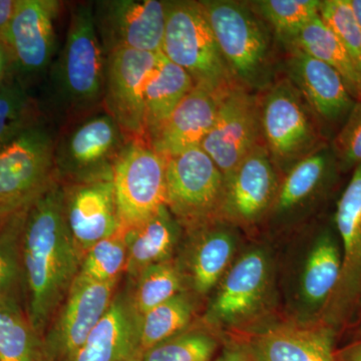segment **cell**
I'll return each instance as SVG.
<instances>
[{
  "mask_svg": "<svg viewBox=\"0 0 361 361\" xmlns=\"http://www.w3.org/2000/svg\"><path fill=\"white\" fill-rule=\"evenodd\" d=\"M135 278L137 284L130 300L139 319L156 306L186 291L180 265L173 260L149 266Z\"/></svg>",
  "mask_w": 361,
  "mask_h": 361,
  "instance_id": "31",
  "label": "cell"
},
{
  "mask_svg": "<svg viewBox=\"0 0 361 361\" xmlns=\"http://www.w3.org/2000/svg\"><path fill=\"white\" fill-rule=\"evenodd\" d=\"M194 87L189 73L169 61L161 52L145 94L147 142H149Z\"/></svg>",
  "mask_w": 361,
  "mask_h": 361,
  "instance_id": "27",
  "label": "cell"
},
{
  "mask_svg": "<svg viewBox=\"0 0 361 361\" xmlns=\"http://www.w3.org/2000/svg\"><path fill=\"white\" fill-rule=\"evenodd\" d=\"M338 361H361V338L336 351Z\"/></svg>",
  "mask_w": 361,
  "mask_h": 361,
  "instance_id": "41",
  "label": "cell"
},
{
  "mask_svg": "<svg viewBox=\"0 0 361 361\" xmlns=\"http://www.w3.org/2000/svg\"><path fill=\"white\" fill-rule=\"evenodd\" d=\"M249 4L284 47L290 45L304 26L319 14L322 6L320 0H258Z\"/></svg>",
  "mask_w": 361,
  "mask_h": 361,
  "instance_id": "32",
  "label": "cell"
},
{
  "mask_svg": "<svg viewBox=\"0 0 361 361\" xmlns=\"http://www.w3.org/2000/svg\"><path fill=\"white\" fill-rule=\"evenodd\" d=\"M350 4L361 27V0H350Z\"/></svg>",
  "mask_w": 361,
  "mask_h": 361,
  "instance_id": "43",
  "label": "cell"
},
{
  "mask_svg": "<svg viewBox=\"0 0 361 361\" xmlns=\"http://www.w3.org/2000/svg\"><path fill=\"white\" fill-rule=\"evenodd\" d=\"M118 283V282H116ZM116 283H99L75 278L59 308L56 322L44 338L45 360L70 361L109 310Z\"/></svg>",
  "mask_w": 361,
  "mask_h": 361,
  "instance_id": "18",
  "label": "cell"
},
{
  "mask_svg": "<svg viewBox=\"0 0 361 361\" xmlns=\"http://www.w3.org/2000/svg\"><path fill=\"white\" fill-rule=\"evenodd\" d=\"M274 264L263 247H254L237 256L207 308L211 329L247 331L264 314L273 295Z\"/></svg>",
  "mask_w": 361,
  "mask_h": 361,
  "instance_id": "6",
  "label": "cell"
},
{
  "mask_svg": "<svg viewBox=\"0 0 361 361\" xmlns=\"http://www.w3.org/2000/svg\"><path fill=\"white\" fill-rule=\"evenodd\" d=\"M167 159L146 141L123 145L113 166L116 211L121 230L134 228L166 205Z\"/></svg>",
  "mask_w": 361,
  "mask_h": 361,
  "instance_id": "11",
  "label": "cell"
},
{
  "mask_svg": "<svg viewBox=\"0 0 361 361\" xmlns=\"http://www.w3.org/2000/svg\"><path fill=\"white\" fill-rule=\"evenodd\" d=\"M160 54L116 49L108 54L103 106L127 141H146L145 94Z\"/></svg>",
  "mask_w": 361,
  "mask_h": 361,
  "instance_id": "12",
  "label": "cell"
},
{
  "mask_svg": "<svg viewBox=\"0 0 361 361\" xmlns=\"http://www.w3.org/2000/svg\"><path fill=\"white\" fill-rule=\"evenodd\" d=\"M342 249L334 225H324L311 240L297 282V301L302 317L318 322L341 277Z\"/></svg>",
  "mask_w": 361,
  "mask_h": 361,
  "instance_id": "22",
  "label": "cell"
},
{
  "mask_svg": "<svg viewBox=\"0 0 361 361\" xmlns=\"http://www.w3.org/2000/svg\"><path fill=\"white\" fill-rule=\"evenodd\" d=\"M228 71L236 84L259 94L276 80L273 35L249 1L202 0Z\"/></svg>",
  "mask_w": 361,
  "mask_h": 361,
  "instance_id": "2",
  "label": "cell"
},
{
  "mask_svg": "<svg viewBox=\"0 0 361 361\" xmlns=\"http://www.w3.org/2000/svg\"><path fill=\"white\" fill-rule=\"evenodd\" d=\"M39 122V110L18 80L0 84V149Z\"/></svg>",
  "mask_w": 361,
  "mask_h": 361,
  "instance_id": "33",
  "label": "cell"
},
{
  "mask_svg": "<svg viewBox=\"0 0 361 361\" xmlns=\"http://www.w3.org/2000/svg\"><path fill=\"white\" fill-rule=\"evenodd\" d=\"M18 0H0V37L13 18Z\"/></svg>",
  "mask_w": 361,
  "mask_h": 361,
  "instance_id": "40",
  "label": "cell"
},
{
  "mask_svg": "<svg viewBox=\"0 0 361 361\" xmlns=\"http://www.w3.org/2000/svg\"><path fill=\"white\" fill-rule=\"evenodd\" d=\"M56 0H18L13 18L0 37L11 66L23 77L44 73L56 51Z\"/></svg>",
  "mask_w": 361,
  "mask_h": 361,
  "instance_id": "16",
  "label": "cell"
},
{
  "mask_svg": "<svg viewBox=\"0 0 361 361\" xmlns=\"http://www.w3.org/2000/svg\"><path fill=\"white\" fill-rule=\"evenodd\" d=\"M219 344L213 329H188L140 353L133 361H213Z\"/></svg>",
  "mask_w": 361,
  "mask_h": 361,
  "instance_id": "34",
  "label": "cell"
},
{
  "mask_svg": "<svg viewBox=\"0 0 361 361\" xmlns=\"http://www.w3.org/2000/svg\"><path fill=\"white\" fill-rule=\"evenodd\" d=\"M66 221L82 257L121 230L113 176L63 185Z\"/></svg>",
  "mask_w": 361,
  "mask_h": 361,
  "instance_id": "21",
  "label": "cell"
},
{
  "mask_svg": "<svg viewBox=\"0 0 361 361\" xmlns=\"http://www.w3.org/2000/svg\"><path fill=\"white\" fill-rule=\"evenodd\" d=\"M21 255L26 313L44 339L82 260L66 221L61 183L52 185L26 211Z\"/></svg>",
  "mask_w": 361,
  "mask_h": 361,
  "instance_id": "1",
  "label": "cell"
},
{
  "mask_svg": "<svg viewBox=\"0 0 361 361\" xmlns=\"http://www.w3.org/2000/svg\"><path fill=\"white\" fill-rule=\"evenodd\" d=\"M319 13L341 40L361 78V27L350 0H322Z\"/></svg>",
  "mask_w": 361,
  "mask_h": 361,
  "instance_id": "37",
  "label": "cell"
},
{
  "mask_svg": "<svg viewBox=\"0 0 361 361\" xmlns=\"http://www.w3.org/2000/svg\"><path fill=\"white\" fill-rule=\"evenodd\" d=\"M257 94L262 142L279 174L329 142L288 78H276Z\"/></svg>",
  "mask_w": 361,
  "mask_h": 361,
  "instance_id": "4",
  "label": "cell"
},
{
  "mask_svg": "<svg viewBox=\"0 0 361 361\" xmlns=\"http://www.w3.org/2000/svg\"><path fill=\"white\" fill-rule=\"evenodd\" d=\"M261 142L258 94L234 82L223 94L217 118L201 148L225 179Z\"/></svg>",
  "mask_w": 361,
  "mask_h": 361,
  "instance_id": "13",
  "label": "cell"
},
{
  "mask_svg": "<svg viewBox=\"0 0 361 361\" xmlns=\"http://www.w3.org/2000/svg\"><path fill=\"white\" fill-rule=\"evenodd\" d=\"M0 361H47L44 339L33 329L20 296L0 298Z\"/></svg>",
  "mask_w": 361,
  "mask_h": 361,
  "instance_id": "29",
  "label": "cell"
},
{
  "mask_svg": "<svg viewBox=\"0 0 361 361\" xmlns=\"http://www.w3.org/2000/svg\"><path fill=\"white\" fill-rule=\"evenodd\" d=\"M310 56L334 68L343 78L351 96L356 101L361 99V78L360 73L341 40L334 30L323 21L320 13L307 23L290 45Z\"/></svg>",
  "mask_w": 361,
  "mask_h": 361,
  "instance_id": "28",
  "label": "cell"
},
{
  "mask_svg": "<svg viewBox=\"0 0 361 361\" xmlns=\"http://www.w3.org/2000/svg\"><path fill=\"white\" fill-rule=\"evenodd\" d=\"M213 361H250L241 344L232 343L226 346Z\"/></svg>",
  "mask_w": 361,
  "mask_h": 361,
  "instance_id": "39",
  "label": "cell"
},
{
  "mask_svg": "<svg viewBox=\"0 0 361 361\" xmlns=\"http://www.w3.org/2000/svg\"><path fill=\"white\" fill-rule=\"evenodd\" d=\"M279 172L263 142L225 178L221 219L250 228L267 218L279 188Z\"/></svg>",
  "mask_w": 361,
  "mask_h": 361,
  "instance_id": "17",
  "label": "cell"
},
{
  "mask_svg": "<svg viewBox=\"0 0 361 361\" xmlns=\"http://www.w3.org/2000/svg\"><path fill=\"white\" fill-rule=\"evenodd\" d=\"M334 222L341 243V277L318 322L337 334L361 319V164L337 201Z\"/></svg>",
  "mask_w": 361,
  "mask_h": 361,
  "instance_id": "10",
  "label": "cell"
},
{
  "mask_svg": "<svg viewBox=\"0 0 361 361\" xmlns=\"http://www.w3.org/2000/svg\"><path fill=\"white\" fill-rule=\"evenodd\" d=\"M106 59L94 4H77L71 11L65 45L52 77L59 103L68 113L82 116L103 106Z\"/></svg>",
  "mask_w": 361,
  "mask_h": 361,
  "instance_id": "3",
  "label": "cell"
},
{
  "mask_svg": "<svg viewBox=\"0 0 361 361\" xmlns=\"http://www.w3.org/2000/svg\"><path fill=\"white\" fill-rule=\"evenodd\" d=\"M161 54L189 73L195 85L225 90L234 84L201 1H165Z\"/></svg>",
  "mask_w": 361,
  "mask_h": 361,
  "instance_id": "5",
  "label": "cell"
},
{
  "mask_svg": "<svg viewBox=\"0 0 361 361\" xmlns=\"http://www.w3.org/2000/svg\"><path fill=\"white\" fill-rule=\"evenodd\" d=\"M54 145L51 130L39 121L0 149V224L27 210L59 182Z\"/></svg>",
  "mask_w": 361,
  "mask_h": 361,
  "instance_id": "7",
  "label": "cell"
},
{
  "mask_svg": "<svg viewBox=\"0 0 361 361\" xmlns=\"http://www.w3.org/2000/svg\"><path fill=\"white\" fill-rule=\"evenodd\" d=\"M238 229L224 220H217L188 233L191 248L186 270L182 272L195 295L212 293L234 262L238 252Z\"/></svg>",
  "mask_w": 361,
  "mask_h": 361,
  "instance_id": "24",
  "label": "cell"
},
{
  "mask_svg": "<svg viewBox=\"0 0 361 361\" xmlns=\"http://www.w3.org/2000/svg\"><path fill=\"white\" fill-rule=\"evenodd\" d=\"M11 59L4 45L0 42V84L6 80L7 71L11 68Z\"/></svg>",
  "mask_w": 361,
  "mask_h": 361,
  "instance_id": "42",
  "label": "cell"
},
{
  "mask_svg": "<svg viewBox=\"0 0 361 361\" xmlns=\"http://www.w3.org/2000/svg\"><path fill=\"white\" fill-rule=\"evenodd\" d=\"M285 49L286 78L302 94L329 140V133L338 132L345 123L356 99L351 96L343 78L331 66L296 47Z\"/></svg>",
  "mask_w": 361,
  "mask_h": 361,
  "instance_id": "19",
  "label": "cell"
},
{
  "mask_svg": "<svg viewBox=\"0 0 361 361\" xmlns=\"http://www.w3.org/2000/svg\"><path fill=\"white\" fill-rule=\"evenodd\" d=\"M127 245L122 230L101 240L87 251L78 276L99 282L116 283L127 266Z\"/></svg>",
  "mask_w": 361,
  "mask_h": 361,
  "instance_id": "36",
  "label": "cell"
},
{
  "mask_svg": "<svg viewBox=\"0 0 361 361\" xmlns=\"http://www.w3.org/2000/svg\"><path fill=\"white\" fill-rule=\"evenodd\" d=\"M127 142L106 110L80 116L54 145V166L61 185L113 176L116 157Z\"/></svg>",
  "mask_w": 361,
  "mask_h": 361,
  "instance_id": "9",
  "label": "cell"
},
{
  "mask_svg": "<svg viewBox=\"0 0 361 361\" xmlns=\"http://www.w3.org/2000/svg\"><path fill=\"white\" fill-rule=\"evenodd\" d=\"M341 174L329 142L323 145L282 176L266 219L280 227L302 219L331 196Z\"/></svg>",
  "mask_w": 361,
  "mask_h": 361,
  "instance_id": "14",
  "label": "cell"
},
{
  "mask_svg": "<svg viewBox=\"0 0 361 361\" xmlns=\"http://www.w3.org/2000/svg\"><path fill=\"white\" fill-rule=\"evenodd\" d=\"M140 319L130 296L116 294L109 310L70 361H133L139 355Z\"/></svg>",
  "mask_w": 361,
  "mask_h": 361,
  "instance_id": "25",
  "label": "cell"
},
{
  "mask_svg": "<svg viewBox=\"0 0 361 361\" xmlns=\"http://www.w3.org/2000/svg\"><path fill=\"white\" fill-rule=\"evenodd\" d=\"M94 18L106 54L116 49L160 54L165 33V1L104 0L94 4Z\"/></svg>",
  "mask_w": 361,
  "mask_h": 361,
  "instance_id": "15",
  "label": "cell"
},
{
  "mask_svg": "<svg viewBox=\"0 0 361 361\" xmlns=\"http://www.w3.org/2000/svg\"><path fill=\"white\" fill-rule=\"evenodd\" d=\"M341 173L353 172L361 164V99L346 118L345 123L329 141Z\"/></svg>",
  "mask_w": 361,
  "mask_h": 361,
  "instance_id": "38",
  "label": "cell"
},
{
  "mask_svg": "<svg viewBox=\"0 0 361 361\" xmlns=\"http://www.w3.org/2000/svg\"><path fill=\"white\" fill-rule=\"evenodd\" d=\"M183 232L166 205L142 224L123 231L128 253L126 272L135 278L149 266L172 260Z\"/></svg>",
  "mask_w": 361,
  "mask_h": 361,
  "instance_id": "26",
  "label": "cell"
},
{
  "mask_svg": "<svg viewBox=\"0 0 361 361\" xmlns=\"http://www.w3.org/2000/svg\"><path fill=\"white\" fill-rule=\"evenodd\" d=\"M334 330L319 322L276 323L241 344L250 361H338Z\"/></svg>",
  "mask_w": 361,
  "mask_h": 361,
  "instance_id": "20",
  "label": "cell"
},
{
  "mask_svg": "<svg viewBox=\"0 0 361 361\" xmlns=\"http://www.w3.org/2000/svg\"><path fill=\"white\" fill-rule=\"evenodd\" d=\"M228 87L217 90L195 85L149 140L152 148L167 159L201 147L212 130L221 99Z\"/></svg>",
  "mask_w": 361,
  "mask_h": 361,
  "instance_id": "23",
  "label": "cell"
},
{
  "mask_svg": "<svg viewBox=\"0 0 361 361\" xmlns=\"http://www.w3.org/2000/svg\"><path fill=\"white\" fill-rule=\"evenodd\" d=\"M194 313L193 296L184 291L142 315L139 325V355L187 330Z\"/></svg>",
  "mask_w": 361,
  "mask_h": 361,
  "instance_id": "30",
  "label": "cell"
},
{
  "mask_svg": "<svg viewBox=\"0 0 361 361\" xmlns=\"http://www.w3.org/2000/svg\"><path fill=\"white\" fill-rule=\"evenodd\" d=\"M225 179L201 147L167 158L166 206L186 233L221 219Z\"/></svg>",
  "mask_w": 361,
  "mask_h": 361,
  "instance_id": "8",
  "label": "cell"
},
{
  "mask_svg": "<svg viewBox=\"0 0 361 361\" xmlns=\"http://www.w3.org/2000/svg\"><path fill=\"white\" fill-rule=\"evenodd\" d=\"M27 210L0 224V298L20 296L23 288L21 239Z\"/></svg>",
  "mask_w": 361,
  "mask_h": 361,
  "instance_id": "35",
  "label": "cell"
}]
</instances>
